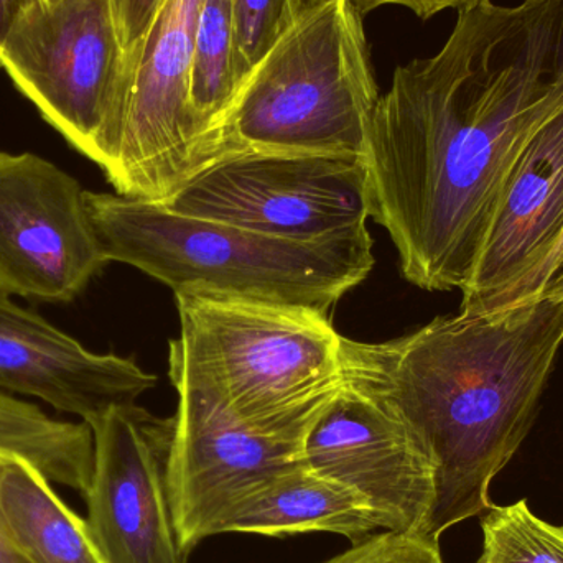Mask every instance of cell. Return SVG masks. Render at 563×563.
Here are the masks:
<instances>
[{"label":"cell","mask_w":563,"mask_h":563,"mask_svg":"<svg viewBox=\"0 0 563 563\" xmlns=\"http://www.w3.org/2000/svg\"><path fill=\"white\" fill-rule=\"evenodd\" d=\"M562 109L563 0H482L437 55L397 66L364 164L410 284L465 287L519 158Z\"/></svg>","instance_id":"obj_1"},{"label":"cell","mask_w":563,"mask_h":563,"mask_svg":"<svg viewBox=\"0 0 563 563\" xmlns=\"http://www.w3.org/2000/svg\"><path fill=\"white\" fill-rule=\"evenodd\" d=\"M562 344L558 297L460 310L386 343L343 338L344 379L389 404L435 462L432 538L492 506L489 486L528 437Z\"/></svg>","instance_id":"obj_2"},{"label":"cell","mask_w":563,"mask_h":563,"mask_svg":"<svg viewBox=\"0 0 563 563\" xmlns=\"http://www.w3.org/2000/svg\"><path fill=\"white\" fill-rule=\"evenodd\" d=\"M86 205L106 261L135 267L175 295L207 291L328 314L374 267L366 227L305 243L118 194L86 191Z\"/></svg>","instance_id":"obj_3"},{"label":"cell","mask_w":563,"mask_h":563,"mask_svg":"<svg viewBox=\"0 0 563 563\" xmlns=\"http://www.w3.org/2000/svg\"><path fill=\"white\" fill-rule=\"evenodd\" d=\"M175 298L181 331L168 376L253 432L305 442L344 383L343 336L328 314L207 291Z\"/></svg>","instance_id":"obj_4"},{"label":"cell","mask_w":563,"mask_h":563,"mask_svg":"<svg viewBox=\"0 0 563 563\" xmlns=\"http://www.w3.org/2000/svg\"><path fill=\"white\" fill-rule=\"evenodd\" d=\"M379 99L361 10L351 0H307L241 89L224 135L227 157L364 158Z\"/></svg>","instance_id":"obj_5"},{"label":"cell","mask_w":563,"mask_h":563,"mask_svg":"<svg viewBox=\"0 0 563 563\" xmlns=\"http://www.w3.org/2000/svg\"><path fill=\"white\" fill-rule=\"evenodd\" d=\"M0 68L76 152L111 174L128 88L112 0L33 3L10 29Z\"/></svg>","instance_id":"obj_6"},{"label":"cell","mask_w":563,"mask_h":563,"mask_svg":"<svg viewBox=\"0 0 563 563\" xmlns=\"http://www.w3.org/2000/svg\"><path fill=\"white\" fill-rule=\"evenodd\" d=\"M167 210L290 241L366 227L363 157L243 152L214 162L165 201Z\"/></svg>","instance_id":"obj_7"},{"label":"cell","mask_w":563,"mask_h":563,"mask_svg":"<svg viewBox=\"0 0 563 563\" xmlns=\"http://www.w3.org/2000/svg\"><path fill=\"white\" fill-rule=\"evenodd\" d=\"M203 0H164L141 45L125 58V115L115 194L165 203L220 161L191 108L195 32Z\"/></svg>","instance_id":"obj_8"},{"label":"cell","mask_w":563,"mask_h":563,"mask_svg":"<svg viewBox=\"0 0 563 563\" xmlns=\"http://www.w3.org/2000/svg\"><path fill=\"white\" fill-rule=\"evenodd\" d=\"M106 264L78 180L30 152H0V294L68 303Z\"/></svg>","instance_id":"obj_9"},{"label":"cell","mask_w":563,"mask_h":563,"mask_svg":"<svg viewBox=\"0 0 563 563\" xmlns=\"http://www.w3.org/2000/svg\"><path fill=\"white\" fill-rule=\"evenodd\" d=\"M303 453L318 475L363 496L380 531L430 536L435 462L412 427L379 397L344 379L308 432Z\"/></svg>","instance_id":"obj_10"},{"label":"cell","mask_w":563,"mask_h":563,"mask_svg":"<svg viewBox=\"0 0 563 563\" xmlns=\"http://www.w3.org/2000/svg\"><path fill=\"white\" fill-rule=\"evenodd\" d=\"M85 423L95 440L85 521L102 562L187 563L168 499L172 419L131 404Z\"/></svg>","instance_id":"obj_11"},{"label":"cell","mask_w":563,"mask_h":563,"mask_svg":"<svg viewBox=\"0 0 563 563\" xmlns=\"http://www.w3.org/2000/svg\"><path fill=\"white\" fill-rule=\"evenodd\" d=\"M172 417L167 488L181 554L217 536L228 511L273 476L305 462L303 443L261 435L180 377Z\"/></svg>","instance_id":"obj_12"},{"label":"cell","mask_w":563,"mask_h":563,"mask_svg":"<svg viewBox=\"0 0 563 563\" xmlns=\"http://www.w3.org/2000/svg\"><path fill=\"white\" fill-rule=\"evenodd\" d=\"M563 234V109L532 137L462 288V311L525 300Z\"/></svg>","instance_id":"obj_13"},{"label":"cell","mask_w":563,"mask_h":563,"mask_svg":"<svg viewBox=\"0 0 563 563\" xmlns=\"http://www.w3.org/2000/svg\"><path fill=\"white\" fill-rule=\"evenodd\" d=\"M157 384L131 357L92 353L35 311L0 294V394L43 400L89 422L131 406Z\"/></svg>","instance_id":"obj_14"},{"label":"cell","mask_w":563,"mask_h":563,"mask_svg":"<svg viewBox=\"0 0 563 563\" xmlns=\"http://www.w3.org/2000/svg\"><path fill=\"white\" fill-rule=\"evenodd\" d=\"M379 531L363 496L318 475L303 462L243 496L221 519L217 536L246 532L284 538L303 532H333L356 542Z\"/></svg>","instance_id":"obj_15"},{"label":"cell","mask_w":563,"mask_h":563,"mask_svg":"<svg viewBox=\"0 0 563 563\" xmlns=\"http://www.w3.org/2000/svg\"><path fill=\"white\" fill-rule=\"evenodd\" d=\"M52 485L29 463H0V525L13 544L32 563H104Z\"/></svg>","instance_id":"obj_16"},{"label":"cell","mask_w":563,"mask_h":563,"mask_svg":"<svg viewBox=\"0 0 563 563\" xmlns=\"http://www.w3.org/2000/svg\"><path fill=\"white\" fill-rule=\"evenodd\" d=\"M13 460L85 496L95 465L91 429L85 422L53 419L35 404L0 394V463Z\"/></svg>","instance_id":"obj_17"},{"label":"cell","mask_w":563,"mask_h":563,"mask_svg":"<svg viewBox=\"0 0 563 563\" xmlns=\"http://www.w3.org/2000/svg\"><path fill=\"white\" fill-rule=\"evenodd\" d=\"M233 48V0H203L195 32L190 99L221 158L227 157L224 135L238 99Z\"/></svg>","instance_id":"obj_18"},{"label":"cell","mask_w":563,"mask_h":563,"mask_svg":"<svg viewBox=\"0 0 563 563\" xmlns=\"http://www.w3.org/2000/svg\"><path fill=\"white\" fill-rule=\"evenodd\" d=\"M482 531L483 552L476 563H563V526L538 518L528 499L489 506Z\"/></svg>","instance_id":"obj_19"},{"label":"cell","mask_w":563,"mask_h":563,"mask_svg":"<svg viewBox=\"0 0 563 563\" xmlns=\"http://www.w3.org/2000/svg\"><path fill=\"white\" fill-rule=\"evenodd\" d=\"M307 0H233V76L238 96L261 59L290 29Z\"/></svg>","instance_id":"obj_20"},{"label":"cell","mask_w":563,"mask_h":563,"mask_svg":"<svg viewBox=\"0 0 563 563\" xmlns=\"http://www.w3.org/2000/svg\"><path fill=\"white\" fill-rule=\"evenodd\" d=\"M323 563H445L439 539L379 531Z\"/></svg>","instance_id":"obj_21"},{"label":"cell","mask_w":563,"mask_h":563,"mask_svg":"<svg viewBox=\"0 0 563 563\" xmlns=\"http://www.w3.org/2000/svg\"><path fill=\"white\" fill-rule=\"evenodd\" d=\"M164 0H112L125 58L141 45Z\"/></svg>","instance_id":"obj_22"},{"label":"cell","mask_w":563,"mask_h":563,"mask_svg":"<svg viewBox=\"0 0 563 563\" xmlns=\"http://www.w3.org/2000/svg\"><path fill=\"white\" fill-rule=\"evenodd\" d=\"M532 297H558L563 298V234L549 261L545 269L542 271L539 279L536 280L531 294ZM526 300V298H525Z\"/></svg>","instance_id":"obj_23"},{"label":"cell","mask_w":563,"mask_h":563,"mask_svg":"<svg viewBox=\"0 0 563 563\" xmlns=\"http://www.w3.org/2000/svg\"><path fill=\"white\" fill-rule=\"evenodd\" d=\"M36 2L42 0H0V52L15 20Z\"/></svg>","instance_id":"obj_24"},{"label":"cell","mask_w":563,"mask_h":563,"mask_svg":"<svg viewBox=\"0 0 563 563\" xmlns=\"http://www.w3.org/2000/svg\"><path fill=\"white\" fill-rule=\"evenodd\" d=\"M0 563H32L13 544L12 539L9 538L2 525H0Z\"/></svg>","instance_id":"obj_25"}]
</instances>
